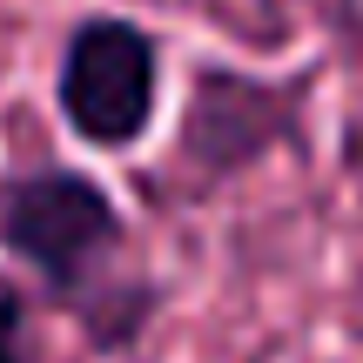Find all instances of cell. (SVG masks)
Returning a JSON list of instances; mask_svg holds the SVG:
<instances>
[{
    "label": "cell",
    "instance_id": "cell-3",
    "mask_svg": "<svg viewBox=\"0 0 363 363\" xmlns=\"http://www.w3.org/2000/svg\"><path fill=\"white\" fill-rule=\"evenodd\" d=\"M54 108L88 148L108 155L142 148L162 108V40L128 13L74 21L54 61Z\"/></svg>",
    "mask_w": 363,
    "mask_h": 363
},
{
    "label": "cell",
    "instance_id": "cell-1",
    "mask_svg": "<svg viewBox=\"0 0 363 363\" xmlns=\"http://www.w3.org/2000/svg\"><path fill=\"white\" fill-rule=\"evenodd\" d=\"M0 249L101 357L135 350L162 310V283L135 262L115 189L88 169L34 162L0 175Z\"/></svg>",
    "mask_w": 363,
    "mask_h": 363
},
{
    "label": "cell",
    "instance_id": "cell-4",
    "mask_svg": "<svg viewBox=\"0 0 363 363\" xmlns=\"http://www.w3.org/2000/svg\"><path fill=\"white\" fill-rule=\"evenodd\" d=\"M0 363H67V357L48 350L34 296H27V289L13 283L7 269H0Z\"/></svg>",
    "mask_w": 363,
    "mask_h": 363
},
{
    "label": "cell",
    "instance_id": "cell-2",
    "mask_svg": "<svg viewBox=\"0 0 363 363\" xmlns=\"http://www.w3.org/2000/svg\"><path fill=\"white\" fill-rule=\"evenodd\" d=\"M303 115H310V81H269L229 61H202L189 74V101H182L175 142H169L162 195L208 202L235 175L262 169L276 148H296Z\"/></svg>",
    "mask_w": 363,
    "mask_h": 363
}]
</instances>
